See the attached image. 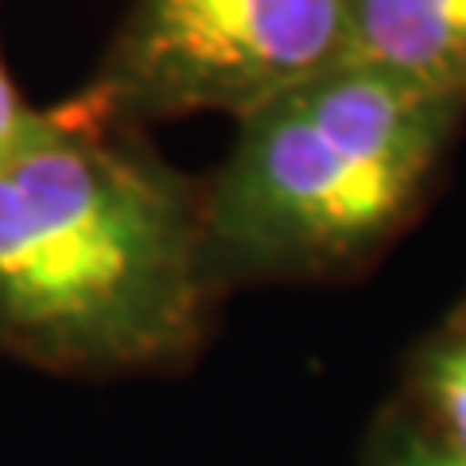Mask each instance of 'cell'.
<instances>
[{
    "label": "cell",
    "mask_w": 466,
    "mask_h": 466,
    "mask_svg": "<svg viewBox=\"0 0 466 466\" xmlns=\"http://www.w3.org/2000/svg\"><path fill=\"white\" fill-rule=\"evenodd\" d=\"M55 113L0 167V350L63 377L191 366L226 299L202 253V179L144 128Z\"/></svg>",
    "instance_id": "obj_1"
},
{
    "label": "cell",
    "mask_w": 466,
    "mask_h": 466,
    "mask_svg": "<svg viewBox=\"0 0 466 466\" xmlns=\"http://www.w3.org/2000/svg\"><path fill=\"white\" fill-rule=\"evenodd\" d=\"M466 101L346 63L238 121L202 179L214 288L330 284L370 272L440 187Z\"/></svg>",
    "instance_id": "obj_2"
},
{
    "label": "cell",
    "mask_w": 466,
    "mask_h": 466,
    "mask_svg": "<svg viewBox=\"0 0 466 466\" xmlns=\"http://www.w3.org/2000/svg\"><path fill=\"white\" fill-rule=\"evenodd\" d=\"M358 0H133L90 82L66 101L101 125L245 113L354 51Z\"/></svg>",
    "instance_id": "obj_3"
},
{
    "label": "cell",
    "mask_w": 466,
    "mask_h": 466,
    "mask_svg": "<svg viewBox=\"0 0 466 466\" xmlns=\"http://www.w3.org/2000/svg\"><path fill=\"white\" fill-rule=\"evenodd\" d=\"M350 58L466 101V0H358Z\"/></svg>",
    "instance_id": "obj_4"
},
{
    "label": "cell",
    "mask_w": 466,
    "mask_h": 466,
    "mask_svg": "<svg viewBox=\"0 0 466 466\" xmlns=\"http://www.w3.org/2000/svg\"><path fill=\"white\" fill-rule=\"evenodd\" d=\"M400 400L435 440L466 455V323L443 319L416 346Z\"/></svg>",
    "instance_id": "obj_5"
},
{
    "label": "cell",
    "mask_w": 466,
    "mask_h": 466,
    "mask_svg": "<svg viewBox=\"0 0 466 466\" xmlns=\"http://www.w3.org/2000/svg\"><path fill=\"white\" fill-rule=\"evenodd\" d=\"M366 466H466V455L435 440L397 397L370 431Z\"/></svg>",
    "instance_id": "obj_6"
},
{
    "label": "cell",
    "mask_w": 466,
    "mask_h": 466,
    "mask_svg": "<svg viewBox=\"0 0 466 466\" xmlns=\"http://www.w3.org/2000/svg\"><path fill=\"white\" fill-rule=\"evenodd\" d=\"M55 121L58 113L27 106L20 90L12 86V78L5 75V66H0V167L8 159H16L20 152H27L32 144H39L55 128Z\"/></svg>",
    "instance_id": "obj_7"
},
{
    "label": "cell",
    "mask_w": 466,
    "mask_h": 466,
    "mask_svg": "<svg viewBox=\"0 0 466 466\" xmlns=\"http://www.w3.org/2000/svg\"><path fill=\"white\" fill-rule=\"evenodd\" d=\"M447 319H451V323H466V296L455 303V308H451L447 311Z\"/></svg>",
    "instance_id": "obj_8"
}]
</instances>
